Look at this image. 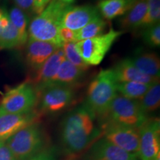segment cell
<instances>
[{"label":"cell","mask_w":160,"mask_h":160,"mask_svg":"<svg viewBox=\"0 0 160 160\" xmlns=\"http://www.w3.org/2000/svg\"><path fill=\"white\" fill-rule=\"evenodd\" d=\"M59 1L62 2L66 4V5H71L72 4H73L76 2V0H59Z\"/></svg>","instance_id":"34"},{"label":"cell","mask_w":160,"mask_h":160,"mask_svg":"<svg viewBox=\"0 0 160 160\" xmlns=\"http://www.w3.org/2000/svg\"><path fill=\"white\" fill-rule=\"evenodd\" d=\"M143 41L151 48H157L160 45V25L159 23L145 28L142 33Z\"/></svg>","instance_id":"28"},{"label":"cell","mask_w":160,"mask_h":160,"mask_svg":"<svg viewBox=\"0 0 160 160\" xmlns=\"http://www.w3.org/2000/svg\"><path fill=\"white\" fill-rule=\"evenodd\" d=\"M111 70L117 82H136L152 85L156 82L159 81V79L149 77L142 73L132 64L129 58L119 62Z\"/></svg>","instance_id":"16"},{"label":"cell","mask_w":160,"mask_h":160,"mask_svg":"<svg viewBox=\"0 0 160 160\" xmlns=\"http://www.w3.org/2000/svg\"><path fill=\"white\" fill-rule=\"evenodd\" d=\"M157 160H160V157H158Z\"/></svg>","instance_id":"35"},{"label":"cell","mask_w":160,"mask_h":160,"mask_svg":"<svg viewBox=\"0 0 160 160\" xmlns=\"http://www.w3.org/2000/svg\"><path fill=\"white\" fill-rule=\"evenodd\" d=\"M129 59L142 73L159 79L160 62L159 57L156 53L138 49Z\"/></svg>","instance_id":"17"},{"label":"cell","mask_w":160,"mask_h":160,"mask_svg":"<svg viewBox=\"0 0 160 160\" xmlns=\"http://www.w3.org/2000/svg\"><path fill=\"white\" fill-rule=\"evenodd\" d=\"M27 160H58V152L54 147H50Z\"/></svg>","instance_id":"30"},{"label":"cell","mask_w":160,"mask_h":160,"mask_svg":"<svg viewBox=\"0 0 160 160\" xmlns=\"http://www.w3.org/2000/svg\"><path fill=\"white\" fill-rule=\"evenodd\" d=\"M13 2L16 7L25 12L29 17L33 18L38 15L33 0H13Z\"/></svg>","instance_id":"29"},{"label":"cell","mask_w":160,"mask_h":160,"mask_svg":"<svg viewBox=\"0 0 160 160\" xmlns=\"http://www.w3.org/2000/svg\"><path fill=\"white\" fill-rule=\"evenodd\" d=\"M74 98V88L50 84L38 91L37 111L40 115L57 114L67 109Z\"/></svg>","instance_id":"6"},{"label":"cell","mask_w":160,"mask_h":160,"mask_svg":"<svg viewBox=\"0 0 160 160\" xmlns=\"http://www.w3.org/2000/svg\"><path fill=\"white\" fill-rule=\"evenodd\" d=\"M0 160H17L5 141H0Z\"/></svg>","instance_id":"32"},{"label":"cell","mask_w":160,"mask_h":160,"mask_svg":"<svg viewBox=\"0 0 160 160\" xmlns=\"http://www.w3.org/2000/svg\"><path fill=\"white\" fill-rule=\"evenodd\" d=\"M142 111L147 115L159 108L160 104V84L156 82L151 85L148 91L141 99L138 100Z\"/></svg>","instance_id":"24"},{"label":"cell","mask_w":160,"mask_h":160,"mask_svg":"<svg viewBox=\"0 0 160 160\" xmlns=\"http://www.w3.org/2000/svg\"><path fill=\"white\" fill-rule=\"evenodd\" d=\"M39 117L37 110L22 114L0 113V141H6L21 129L38 122Z\"/></svg>","instance_id":"13"},{"label":"cell","mask_w":160,"mask_h":160,"mask_svg":"<svg viewBox=\"0 0 160 160\" xmlns=\"http://www.w3.org/2000/svg\"><path fill=\"white\" fill-rule=\"evenodd\" d=\"M160 0H148L147 13L142 22L140 27L147 28L159 23Z\"/></svg>","instance_id":"27"},{"label":"cell","mask_w":160,"mask_h":160,"mask_svg":"<svg viewBox=\"0 0 160 160\" xmlns=\"http://www.w3.org/2000/svg\"><path fill=\"white\" fill-rule=\"evenodd\" d=\"M82 160H140L131 154L100 137L88 148Z\"/></svg>","instance_id":"11"},{"label":"cell","mask_w":160,"mask_h":160,"mask_svg":"<svg viewBox=\"0 0 160 160\" xmlns=\"http://www.w3.org/2000/svg\"><path fill=\"white\" fill-rule=\"evenodd\" d=\"M68 5L59 0H51L41 13L30 22L28 37L48 42L62 48L64 42L59 37L61 19Z\"/></svg>","instance_id":"2"},{"label":"cell","mask_w":160,"mask_h":160,"mask_svg":"<svg viewBox=\"0 0 160 160\" xmlns=\"http://www.w3.org/2000/svg\"><path fill=\"white\" fill-rule=\"evenodd\" d=\"M136 0H100L97 8L100 16L111 20L127 13Z\"/></svg>","instance_id":"20"},{"label":"cell","mask_w":160,"mask_h":160,"mask_svg":"<svg viewBox=\"0 0 160 160\" xmlns=\"http://www.w3.org/2000/svg\"><path fill=\"white\" fill-rule=\"evenodd\" d=\"M99 17V11L94 6L68 5L62 17L61 27L76 32Z\"/></svg>","instance_id":"12"},{"label":"cell","mask_w":160,"mask_h":160,"mask_svg":"<svg viewBox=\"0 0 160 160\" xmlns=\"http://www.w3.org/2000/svg\"><path fill=\"white\" fill-rule=\"evenodd\" d=\"M151 85L136 82H124L117 83V90L120 95L124 97L130 99L139 100L148 91Z\"/></svg>","instance_id":"23"},{"label":"cell","mask_w":160,"mask_h":160,"mask_svg":"<svg viewBox=\"0 0 160 160\" xmlns=\"http://www.w3.org/2000/svg\"><path fill=\"white\" fill-rule=\"evenodd\" d=\"M138 157L140 160H157L160 157V122L149 119L139 128Z\"/></svg>","instance_id":"9"},{"label":"cell","mask_w":160,"mask_h":160,"mask_svg":"<svg viewBox=\"0 0 160 160\" xmlns=\"http://www.w3.org/2000/svg\"><path fill=\"white\" fill-rule=\"evenodd\" d=\"M64 55L66 60L71 62L78 68L82 70L85 71L86 70L88 69L89 65H88L84 60L82 59L78 51L76 49V43L75 42H65L63 44L62 48Z\"/></svg>","instance_id":"26"},{"label":"cell","mask_w":160,"mask_h":160,"mask_svg":"<svg viewBox=\"0 0 160 160\" xmlns=\"http://www.w3.org/2000/svg\"><path fill=\"white\" fill-rule=\"evenodd\" d=\"M148 0H136L134 4L119 20L120 28L132 30L140 27L147 13Z\"/></svg>","instance_id":"21"},{"label":"cell","mask_w":160,"mask_h":160,"mask_svg":"<svg viewBox=\"0 0 160 160\" xmlns=\"http://www.w3.org/2000/svg\"><path fill=\"white\" fill-rule=\"evenodd\" d=\"M84 71L78 68L65 59L60 65L57 74L53 78L50 84L66 85L74 88L78 83L80 82L84 77ZM46 86V85H45ZM41 90V89H40Z\"/></svg>","instance_id":"19"},{"label":"cell","mask_w":160,"mask_h":160,"mask_svg":"<svg viewBox=\"0 0 160 160\" xmlns=\"http://www.w3.org/2000/svg\"><path fill=\"white\" fill-rule=\"evenodd\" d=\"M122 34L113 28L105 34L76 42V49L88 65H98L102 62L112 45Z\"/></svg>","instance_id":"8"},{"label":"cell","mask_w":160,"mask_h":160,"mask_svg":"<svg viewBox=\"0 0 160 160\" xmlns=\"http://www.w3.org/2000/svg\"><path fill=\"white\" fill-rule=\"evenodd\" d=\"M94 113L85 104L65 116L59 130L62 149L68 157H74L85 151L102 133Z\"/></svg>","instance_id":"1"},{"label":"cell","mask_w":160,"mask_h":160,"mask_svg":"<svg viewBox=\"0 0 160 160\" xmlns=\"http://www.w3.org/2000/svg\"><path fill=\"white\" fill-rule=\"evenodd\" d=\"M21 45L19 34L5 8L0 7V49H12Z\"/></svg>","instance_id":"18"},{"label":"cell","mask_w":160,"mask_h":160,"mask_svg":"<svg viewBox=\"0 0 160 160\" xmlns=\"http://www.w3.org/2000/svg\"><path fill=\"white\" fill-rule=\"evenodd\" d=\"M5 142L17 160H27L50 147L48 136L39 122L21 129Z\"/></svg>","instance_id":"3"},{"label":"cell","mask_w":160,"mask_h":160,"mask_svg":"<svg viewBox=\"0 0 160 160\" xmlns=\"http://www.w3.org/2000/svg\"><path fill=\"white\" fill-rule=\"evenodd\" d=\"M38 91L31 83L26 82L10 89L0 102V113L22 114L36 110Z\"/></svg>","instance_id":"7"},{"label":"cell","mask_w":160,"mask_h":160,"mask_svg":"<svg viewBox=\"0 0 160 160\" xmlns=\"http://www.w3.org/2000/svg\"><path fill=\"white\" fill-rule=\"evenodd\" d=\"M117 81L111 69L102 70L90 83L84 103L97 117H103L118 95Z\"/></svg>","instance_id":"4"},{"label":"cell","mask_w":160,"mask_h":160,"mask_svg":"<svg viewBox=\"0 0 160 160\" xmlns=\"http://www.w3.org/2000/svg\"><path fill=\"white\" fill-rule=\"evenodd\" d=\"M106 140L126 152L138 157L139 144V129L122 125H110L102 128Z\"/></svg>","instance_id":"10"},{"label":"cell","mask_w":160,"mask_h":160,"mask_svg":"<svg viewBox=\"0 0 160 160\" xmlns=\"http://www.w3.org/2000/svg\"><path fill=\"white\" fill-rule=\"evenodd\" d=\"M149 118L142 109L138 100L118 94L99 122L102 129L110 125H122L139 129Z\"/></svg>","instance_id":"5"},{"label":"cell","mask_w":160,"mask_h":160,"mask_svg":"<svg viewBox=\"0 0 160 160\" xmlns=\"http://www.w3.org/2000/svg\"><path fill=\"white\" fill-rule=\"evenodd\" d=\"M51 1V0H33L35 3V7L36 10H37V14L41 13Z\"/></svg>","instance_id":"33"},{"label":"cell","mask_w":160,"mask_h":160,"mask_svg":"<svg viewBox=\"0 0 160 160\" xmlns=\"http://www.w3.org/2000/svg\"><path fill=\"white\" fill-rule=\"evenodd\" d=\"M59 37L64 43L77 42V41H76L75 31H71V30H70L68 28H60Z\"/></svg>","instance_id":"31"},{"label":"cell","mask_w":160,"mask_h":160,"mask_svg":"<svg viewBox=\"0 0 160 160\" xmlns=\"http://www.w3.org/2000/svg\"><path fill=\"white\" fill-rule=\"evenodd\" d=\"M65 55L62 48H59L50 57L47 61L36 71L34 77L32 78L31 83L37 91L48 85L53 78L57 74L60 65L65 59Z\"/></svg>","instance_id":"15"},{"label":"cell","mask_w":160,"mask_h":160,"mask_svg":"<svg viewBox=\"0 0 160 160\" xmlns=\"http://www.w3.org/2000/svg\"><path fill=\"white\" fill-rule=\"evenodd\" d=\"M11 22L17 28L19 34L21 45H25L27 42L28 34V30L30 23V17L21 9L18 8L16 6H13L8 11Z\"/></svg>","instance_id":"22"},{"label":"cell","mask_w":160,"mask_h":160,"mask_svg":"<svg viewBox=\"0 0 160 160\" xmlns=\"http://www.w3.org/2000/svg\"><path fill=\"white\" fill-rule=\"evenodd\" d=\"M107 24L101 16L96 18L85 26H84L79 31H76V41L80 42L82 40L88 39L91 38H93L98 36L102 35L105 31Z\"/></svg>","instance_id":"25"},{"label":"cell","mask_w":160,"mask_h":160,"mask_svg":"<svg viewBox=\"0 0 160 160\" xmlns=\"http://www.w3.org/2000/svg\"><path fill=\"white\" fill-rule=\"evenodd\" d=\"M59 48L48 42L28 38L26 42V60L33 71H37Z\"/></svg>","instance_id":"14"}]
</instances>
